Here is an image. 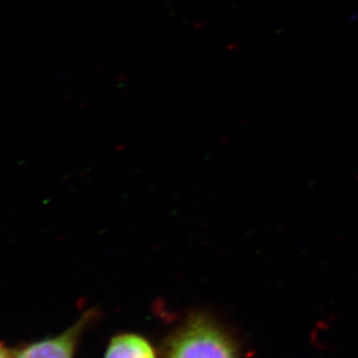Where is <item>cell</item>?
<instances>
[{"label": "cell", "mask_w": 358, "mask_h": 358, "mask_svg": "<svg viewBox=\"0 0 358 358\" xmlns=\"http://www.w3.org/2000/svg\"><path fill=\"white\" fill-rule=\"evenodd\" d=\"M169 358H236L219 329L205 320L187 324L173 340Z\"/></svg>", "instance_id": "6da1fadb"}, {"label": "cell", "mask_w": 358, "mask_h": 358, "mask_svg": "<svg viewBox=\"0 0 358 358\" xmlns=\"http://www.w3.org/2000/svg\"><path fill=\"white\" fill-rule=\"evenodd\" d=\"M82 326L83 324L80 322L56 338L28 345L12 358H73Z\"/></svg>", "instance_id": "7a4b0ae2"}, {"label": "cell", "mask_w": 358, "mask_h": 358, "mask_svg": "<svg viewBox=\"0 0 358 358\" xmlns=\"http://www.w3.org/2000/svg\"><path fill=\"white\" fill-rule=\"evenodd\" d=\"M105 358H155L148 342L136 335L114 338L107 348Z\"/></svg>", "instance_id": "3957f363"}, {"label": "cell", "mask_w": 358, "mask_h": 358, "mask_svg": "<svg viewBox=\"0 0 358 358\" xmlns=\"http://www.w3.org/2000/svg\"><path fill=\"white\" fill-rule=\"evenodd\" d=\"M0 358H12L10 352L3 345H0Z\"/></svg>", "instance_id": "277c9868"}]
</instances>
